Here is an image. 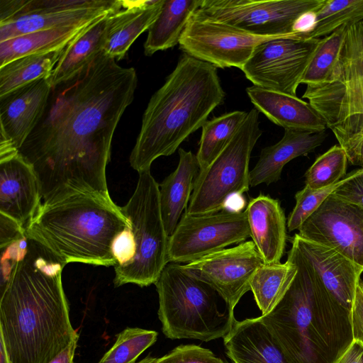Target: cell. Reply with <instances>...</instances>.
I'll use <instances>...</instances> for the list:
<instances>
[{"instance_id":"obj_1","label":"cell","mask_w":363,"mask_h":363,"mask_svg":"<svg viewBox=\"0 0 363 363\" xmlns=\"http://www.w3.org/2000/svg\"><path fill=\"white\" fill-rule=\"evenodd\" d=\"M137 84L133 67L102 50L52 85L43 116L18 150L36 174L42 204L82 193L111 197L106 169L112 139Z\"/></svg>"},{"instance_id":"obj_2","label":"cell","mask_w":363,"mask_h":363,"mask_svg":"<svg viewBox=\"0 0 363 363\" xmlns=\"http://www.w3.org/2000/svg\"><path fill=\"white\" fill-rule=\"evenodd\" d=\"M29 239L26 255L1 291L0 337L11 363H49L78 334L62 287L66 263Z\"/></svg>"},{"instance_id":"obj_3","label":"cell","mask_w":363,"mask_h":363,"mask_svg":"<svg viewBox=\"0 0 363 363\" xmlns=\"http://www.w3.org/2000/svg\"><path fill=\"white\" fill-rule=\"evenodd\" d=\"M291 244L287 259L297 273L275 308L259 317L292 363H336L353 342L350 311L330 296Z\"/></svg>"},{"instance_id":"obj_4","label":"cell","mask_w":363,"mask_h":363,"mask_svg":"<svg viewBox=\"0 0 363 363\" xmlns=\"http://www.w3.org/2000/svg\"><path fill=\"white\" fill-rule=\"evenodd\" d=\"M225 96L217 67L183 53L144 111L130 155L131 167L138 173L150 170L157 158L174 153Z\"/></svg>"},{"instance_id":"obj_5","label":"cell","mask_w":363,"mask_h":363,"mask_svg":"<svg viewBox=\"0 0 363 363\" xmlns=\"http://www.w3.org/2000/svg\"><path fill=\"white\" fill-rule=\"evenodd\" d=\"M129 224L111 197L82 193L41 203L25 229L66 264L114 267L113 241Z\"/></svg>"},{"instance_id":"obj_6","label":"cell","mask_w":363,"mask_h":363,"mask_svg":"<svg viewBox=\"0 0 363 363\" xmlns=\"http://www.w3.org/2000/svg\"><path fill=\"white\" fill-rule=\"evenodd\" d=\"M155 284L162 330L169 339L209 342L223 338L237 320L228 311H220L216 292L180 264H167Z\"/></svg>"},{"instance_id":"obj_7","label":"cell","mask_w":363,"mask_h":363,"mask_svg":"<svg viewBox=\"0 0 363 363\" xmlns=\"http://www.w3.org/2000/svg\"><path fill=\"white\" fill-rule=\"evenodd\" d=\"M121 210L131 224L135 255L130 265L116 273L114 285L155 284L168 264L167 235L161 215L160 186L150 170L139 173L136 188Z\"/></svg>"},{"instance_id":"obj_8","label":"cell","mask_w":363,"mask_h":363,"mask_svg":"<svg viewBox=\"0 0 363 363\" xmlns=\"http://www.w3.org/2000/svg\"><path fill=\"white\" fill-rule=\"evenodd\" d=\"M259 113L251 109L226 147L208 167L199 170L186 213L198 215L228 208L231 198L249 190L251 153L262 134Z\"/></svg>"},{"instance_id":"obj_9","label":"cell","mask_w":363,"mask_h":363,"mask_svg":"<svg viewBox=\"0 0 363 363\" xmlns=\"http://www.w3.org/2000/svg\"><path fill=\"white\" fill-rule=\"evenodd\" d=\"M249 237L245 211L224 208L198 215L184 211L169 237L168 262L189 263Z\"/></svg>"},{"instance_id":"obj_10","label":"cell","mask_w":363,"mask_h":363,"mask_svg":"<svg viewBox=\"0 0 363 363\" xmlns=\"http://www.w3.org/2000/svg\"><path fill=\"white\" fill-rule=\"evenodd\" d=\"M122 7L121 0H5L0 42L32 32L79 25Z\"/></svg>"},{"instance_id":"obj_11","label":"cell","mask_w":363,"mask_h":363,"mask_svg":"<svg viewBox=\"0 0 363 363\" xmlns=\"http://www.w3.org/2000/svg\"><path fill=\"white\" fill-rule=\"evenodd\" d=\"M303 97L333 131L348 161L363 168V77L307 85Z\"/></svg>"},{"instance_id":"obj_12","label":"cell","mask_w":363,"mask_h":363,"mask_svg":"<svg viewBox=\"0 0 363 363\" xmlns=\"http://www.w3.org/2000/svg\"><path fill=\"white\" fill-rule=\"evenodd\" d=\"M320 40L296 33L264 42L255 48L240 69L253 85L296 96Z\"/></svg>"},{"instance_id":"obj_13","label":"cell","mask_w":363,"mask_h":363,"mask_svg":"<svg viewBox=\"0 0 363 363\" xmlns=\"http://www.w3.org/2000/svg\"><path fill=\"white\" fill-rule=\"evenodd\" d=\"M260 36L196 11L179 40V48L217 68L241 69L259 44L280 37Z\"/></svg>"},{"instance_id":"obj_14","label":"cell","mask_w":363,"mask_h":363,"mask_svg":"<svg viewBox=\"0 0 363 363\" xmlns=\"http://www.w3.org/2000/svg\"><path fill=\"white\" fill-rule=\"evenodd\" d=\"M326 0H203L199 13L260 36L286 35L302 13Z\"/></svg>"},{"instance_id":"obj_15","label":"cell","mask_w":363,"mask_h":363,"mask_svg":"<svg viewBox=\"0 0 363 363\" xmlns=\"http://www.w3.org/2000/svg\"><path fill=\"white\" fill-rule=\"evenodd\" d=\"M263 263L251 240L182 264V267L218 294L234 316L236 305L250 291L251 279Z\"/></svg>"},{"instance_id":"obj_16","label":"cell","mask_w":363,"mask_h":363,"mask_svg":"<svg viewBox=\"0 0 363 363\" xmlns=\"http://www.w3.org/2000/svg\"><path fill=\"white\" fill-rule=\"evenodd\" d=\"M303 239L330 247L363 267V209L330 194L300 226Z\"/></svg>"},{"instance_id":"obj_17","label":"cell","mask_w":363,"mask_h":363,"mask_svg":"<svg viewBox=\"0 0 363 363\" xmlns=\"http://www.w3.org/2000/svg\"><path fill=\"white\" fill-rule=\"evenodd\" d=\"M291 242L304 256L330 296L351 312L363 267L337 251L303 239L298 233L295 234Z\"/></svg>"},{"instance_id":"obj_18","label":"cell","mask_w":363,"mask_h":363,"mask_svg":"<svg viewBox=\"0 0 363 363\" xmlns=\"http://www.w3.org/2000/svg\"><path fill=\"white\" fill-rule=\"evenodd\" d=\"M41 203L39 184L33 167L18 150L0 154V213L26 228Z\"/></svg>"},{"instance_id":"obj_19","label":"cell","mask_w":363,"mask_h":363,"mask_svg":"<svg viewBox=\"0 0 363 363\" xmlns=\"http://www.w3.org/2000/svg\"><path fill=\"white\" fill-rule=\"evenodd\" d=\"M51 86L44 78L0 96V138L18 150L43 116Z\"/></svg>"},{"instance_id":"obj_20","label":"cell","mask_w":363,"mask_h":363,"mask_svg":"<svg viewBox=\"0 0 363 363\" xmlns=\"http://www.w3.org/2000/svg\"><path fill=\"white\" fill-rule=\"evenodd\" d=\"M245 213L250 235L264 263H279L286 241V220L277 199L260 194L248 203Z\"/></svg>"},{"instance_id":"obj_21","label":"cell","mask_w":363,"mask_h":363,"mask_svg":"<svg viewBox=\"0 0 363 363\" xmlns=\"http://www.w3.org/2000/svg\"><path fill=\"white\" fill-rule=\"evenodd\" d=\"M223 344L233 363H292L260 317L236 320Z\"/></svg>"},{"instance_id":"obj_22","label":"cell","mask_w":363,"mask_h":363,"mask_svg":"<svg viewBox=\"0 0 363 363\" xmlns=\"http://www.w3.org/2000/svg\"><path fill=\"white\" fill-rule=\"evenodd\" d=\"M246 92L255 108L285 129L325 131L326 123L306 101L286 94L252 85Z\"/></svg>"},{"instance_id":"obj_23","label":"cell","mask_w":363,"mask_h":363,"mask_svg":"<svg viewBox=\"0 0 363 363\" xmlns=\"http://www.w3.org/2000/svg\"><path fill=\"white\" fill-rule=\"evenodd\" d=\"M325 131L285 129L276 144L262 149L254 168L250 171V186L269 185L280 178L285 164L299 156L306 155L325 140Z\"/></svg>"},{"instance_id":"obj_24","label":"cell","mask_w":363,"mask_h":363,"mask_svg":"<svg viewBox=\"0 0 363 363\" xmlns=\"http://www.w3.org/2000/svg\"><path fill=\"white\" fill-rule=\"evenodd\" d=\"M164 0L123 1L121 9L111 13L103 51L120 60L159 15Z\"/></svg>"},{"instance_id":"obj_25","label":"cell","mask_w":363,"mask_h":363,"mask_svg":"<svg viewBox=\"0 0 363 363\" xmlns=\"http://www.w3.org/2000/svg\"><path fill=\"white\" fill-rule=\"evenodd\" d=\"M176 169L160 185V204L162 221L167 235L174 231L194 190L195 179L200 170L196 155L179 149Z\"/></svg>"},{"instance_id":"obj_26","label":"cell","mask_w":363,"mask_h":363,"mask_svg":"<svg viewBox=\"0 0 363 363\" xmlns=\"http://www.w3.org/2000/svg\"><path fill=\"white\" fill-rule=\"evenodd\" d=\"M202 2L203 0H164L159 15L147 30L145 55L151 56L179 44L188 22Z\"/></svg>"},{"instance_id":"obj_27","label":"cell","mask_w":363,"mask_h":363,"mask_svg":"<svg viewBox=\"0 0 363 363\" xmlns=\"http://www.w3.org/2000/svg\"><path fill=\"white\" fill-rule=\"evenodd\" d=\"M96 19L79 25L32 32L0 42V67L26 55L65 48Z\"/></svg>"},{"instance_id":"obj_28","label":"cell","mask_w":363,"mask_h":363,"mask_svg":"<svg viewBox=\"0 0 363 363\" xmlns=\"http://www.w3.org/2000/svg\"><path fill=\"white\" fill-rule=\"evenodd\" d=\"M113 11L96 19L65 48L48 78L51 86L75 73L103 50Z\"/></svg>"},{"instance_id":"obj_29","label":"cell","mask_w":363,"mask_h":363,"mask_svg":"<svg viewBox=\"0 0 363 363\" xmlns=\"http://www.w3.org/2000/svg\"><path fill=\"white\" fill-rule=\"evenodd\" d=\"M296 273V265L289 259L284 263H263L258 267L251 279L250 291L262 315L270 313L279 303Z\"/></svg>"},{"instance_id":"obj_30","label":"cell","mask_w":363,"mask_h":363,"mask_svg":"<svg viewBox=\"0 0 363 363\" xmlns=\"http://www.w3.org/2000/svg\"><path fill=\"white\" fill-rule=\"evenodd\" d=\"M65 48L26 55L0 67V96L38 79L48 78Z\"/></svg>"},{"instance_id":"obj_31","label":"cell","mask_w":363,"mask_h":363,"mask_svg":"<svg viewBox=\"0 0 363 363\" xmlns=\"http://www.w3.org/2000/svg\"><path fill=\"white\" fill-rule=\"evenodd\" d=\"M248 112L234 111L207 121L201 128L196 158L200 170L208 167L226 147L245 121Z\"/></svg>"},{"instance_id":"obj_32","label":"cell","mask_w":363,"mask_h":363,"mask_svg":"<svg viewBox=\"0 0 363 363\" xmlns=\"http://www.w3.org/2000/svg\"><path fill=\"white\" fill-rule=\"evenodd\" d=\"M349 25H343L320 38L301 80V84L315 85L328 83L337 63Z\"/></svg>"},{"instance_id":"obj_33","label":"cell","mask_w":363,"mask_h":363,"mask_svg":"<svg viewBox=\"0 0 363 363\" xmlns=\"http://www.w3.org/2000/svg\"><path fill=\"white\" fill-rule=\"evenodd\" d=\"M363 21V0H326L317 11L316 24L305 38L320 39L343 25Z\"/></svg>"},{"instance_id":"obj_34","label":"cell","mask_w":363,"mask_h":363,"mask_svg":"<svg viewBox=\"0 0 363 363\" xmlns=\"http://www.w3.org/2000/svg\"><path fill=\"white\" fill-rule=\"evenodd\" d=\"M362 77L363 21H361L347 26L339 59L330 82H345Z\"/></svg>"},{"instance_id":"obj_35","label":"cell","mask_w":363,"mask_h":363,"mask_svg":"<svg viewBox=\"0 0 363 363\" xmlns=\"http://www.w3.org/2000/svg\"><path fill=\"white\" fill-rule=\"evenodd\" d=\"M347 157L335 145L320 155L305 173L306 186L313 189L328 187L340 182L346 174Z\"/></svg>"},{"instance_id":"obj_36","label":"cell","mask_w":363,"mask_h":363,"mask_svg":"<svg viewBox=\"0 0 363 363\" xmlns=\"http://www.w3.org/2000/svg\"><path fill=\"white\" fill-rule=\"evenodd\" d=\"M155 330L127 328L120 333L115 344L99 363H135L138 357L157 340Z\"/></svg>"},{"instance_id":"obj_37","label":"cell","mask_w":363,"mask_h":363,"mask_svg":"<svg viewBox=\"0 0 363 363\" xmlns=\"http://www.w3.org/2000/svg\"><path fill=\"white\" fill-rule=\"evenodd\" d=\"M344 178L334 185L323 189H313L305 186L303 189L298 191L295 195L296 205L288 217V230L289 231L298 230L343 182Z\"/></svg>"},{"instance_id":"obj_38","label":"cell","mask_w":363,"mask_h":363,"mask_svg":"<svg viewBox=\"0 0 363 363\" xmlns=\"http://www.w3.org/2000/svg\"><path fill=\"white\" fill-rule=\"evenodd\" d=\"M157 363H224L212 351L196 345H181L164 356Z\"/></svg>"},{"instance_id":"obj_39","label":"cell","mask_w":363,"mask_h":363,"mask_svg":"<svg viewBox=\"0 0 363 363\" xmlns=\"http://www.w3.org/2000/svg\"><path fill=\"white\" fill-rule=\"evenodd\" d=\"M30 239L26 235L1 249V291L7 284L16 264L27 253Z\"/></svg>"},{"instance_id":"obj_40","label":"cell","mask_w":363,"mask_h":363,"mask_svg":"<svg viewBox=\"0 0 363 363\" xmlns=\"http://www.w3.org/2000/svg\"><path fill=\"white\" fill-rule=\"evenodd\" d=\"M335 197L363 209V168L354 170L331 194Z\"/></svg>"},{"instance_id":"obj_41","label":"cell","mask_w":363,"mask_h":363,"mask_svg":"<svg viewBox=\"0 0 363 363\" xmlns=\"http://www.w3.org/2000/svg\"><path fill=\"white\" fill-rule=\"evenodd\" d=\"M353 340L363 345V281L359 279L350 312Z\"/></svg>"},{"instance_id":"obj_42","label":"cell","mask_w":363,"mask_h":363,"mask_svg":"<svg viewBox=\"0 0 363 363\" xmlns=\"http://www.w3.org/2000/svg\"><path fill=\"white\" fill-rule=\"evenodd\" d=\"M26 235L25 228L13 218L0 213V248Z\"/></svg>"},{"instance_id":"obj_43","label":"cell","mask_w":363,"mask_h":363,"mask_svg":"<svg viewBox=\"0 0 363 363\" xmlns=\"http://www.w3.org/2000/svg\"><path fill=\"white\" fill-rule=\"evenodd\" d=\"M318 10L308 11L300 15L293 24V33L305 35L312 32L316 24L317 11Z\"/></svg>"},{"instance_id":"obj_44","label":"cell","mask_w":363,"mask_h":363,"mask_svg":"<svg viewBox=\"0 0 363 363\" xmlns=\"http://www.w3.org/2000/svg\"><path fill=\"white\" fill-rule=\"evenodd\" d=\"M336 363H363V345L353 340Z\"/></svg>"},{"instance_id":"obj_45","label":"cell","mask_w":363,"mask_h":363,"mask_svg":"<svg viewBox=\"0 0 363 363\" xmlns=\"http://www.w3.org/2000/svg\"><path fill=\"white\" fill-rule=\"evenodd\" d=\"M78 340L79 335H77L69 345L49 363H74L73 359Z\"/></svg>"},{"instance_id":"obj_46","label":"cell","mask_w":363,"mask_h":363,"mask_svg":"<svg viewBox=\"0 0 363 363\" xmlns=\"http://www.w3.org/2000/svg\"><path fill=\"white\" fill-rule=\"evenodd\" d=\"M0 363H11L3 339L0 337Z\"/></svg>"},{"instance_id":"obj_47","label":"cell","mask_w":363,"mask_h":363,"mask_svg":"<svg viewBox=\"0 0 363 363\" xmlns=\"http://www.w3.org/2000/svg\"><path fill=\"white\" fill-rule=\"evenodd\" d=\"M157 359L158 358L147 357L138 363H157Z\"/></svg>"}]
</instances>
